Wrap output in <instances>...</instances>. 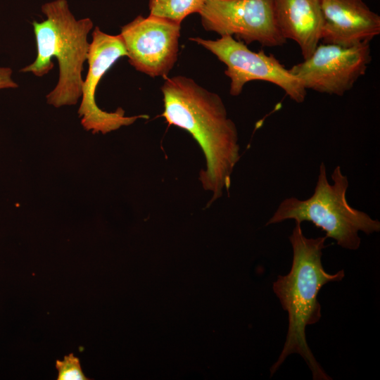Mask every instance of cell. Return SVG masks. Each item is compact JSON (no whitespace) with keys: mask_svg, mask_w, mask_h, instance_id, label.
<instances>
[{"mask_svg":"<svg viewBox=\"0 0 380 380\" xmlns=\"http://www.w3.org/2000/svg\"><path fill=\"white\" fill-rule=\"evenodd\" d=\"M164 111L170 125L188 132L201 147L205 169L199 179L211 192V202L229 191L234 168L240 158L238 132L227 117L221 97L182 75L166 77L161 87Z\"/></svg>","mask_w":380,"mask_h":380,"instance_id":"1","label":"cell"},{"mask_svg":"<svg viewBox=\"0 0 380 380\" xmlns=\"http://www.w3.org/2000/svg\"><path fill=\"white\" fill-rule=\"evenodd\" d=\"M289 239L293 250L290 272L285 276H278L273 283V291L282 308L288 312L289 328L283 350L270 368V376L288 356L297 353L307 363L314 380H331L308 345L305 327L317 323L322 317L317 300L319 290L327 283L341 281L345 272L341 270L329 274L324 270L322 255L326 248V236L307 238L302 232L301 224L296 222Z\"/></svg>","mask_w":380,"mask_h":380,"instance_id":"2","label":"cell"},{"mask_svg":"<svg viewBox=\"0 0 380 380\" xmlns=\"http://www.w3.org/2000/svg\"><path fill=\"white\" fill-rule=\"evenodd\" d=\"M41 11L46 19L32 22L37 56L20 71L43 77L53 68L51 59L55 58L59 68L58 80L46 95V101L56 108L75 105L82 96V72L88 57V34L93 29V21L89 18L76 19L66 0L46 2Z\"/></svg>","mask_w":380,"mask_h":380,"instance_id":"3","label":"cell"},{"mask_svg":"<svg viewBox=\"0 0 380 380\" xmlns=\"http://www.w3.org/2000/svg\"><path fill=\"white\" fill-rule=\"evenodd\" d=\"M331 177L333 184L329 182L326 166L322 163L313 194L305 200L296 197L285 198L266 225L286 220H294L300 224L311 222L325 232L327 238L334 239L341 247L357 250L361 243L358 232L361 231L366 234L379 232L380 222L348 204L346 194L349 182L339 165Z\"/></svg>","mask_w":380,"mask_h":380,"instance_id":"4","label":"cell"},{"mask_svg":"<svg viewBox=\"0 0 380 380\" xmlns=\"http://www.w3.org/2000/svg\"><path fill=\"white\" fill-rule=\"evenodd\" d=\"M189 39L210 51L227 65L224 74L231 81V95H239L248 82L262 80L279 87L296 103L305 101L307 89L273 55H267L262 50L253 51L244 42L229 35L216 40L199 37Z\"/></svg>","mask_w":380,"mask_h":380,"instance_id":"5","label":"cell"},{"mask_svg":"<svg viewBox=\"0 0 380 380\" xmlns=\"http://www.w3.org/2000/svg\"><path fill=\"white\" fill-rule=\"evenodd\" d=\"M371 61L368 42L348 47L323 43L289 70L306 89L343 96L365 74Z\"/></svg>","mask_w":380,"mask_h":380,"instance_id":"6","label":"cell"},{"mask_svg":"<svg viewBox=\"0 0 380 380\" xmlns=\"http://www.w3.org/2000/svg\"><path fill=\"white\" fill-rule=\"evenodd\" d=\"M198 14L204 29L221 37L269 47L286 42L275 23L273 0H205Z\"/></svg>","mask_w":380,"mask_h":380,"instance_id":"7","label":"cell"},{"mask_svg":"<svg viewBox=\"0 0 380 380\" xmlns=\"http://www.w3.org/2000/svg\"><path fill=\"white\" fill-rule=\"evenodd\" d=\"M180 24L149 15L122 26L119 34L130 65L151 77L166 78L177 60Z\"/></svg>","mask_w":380,"mask_h":380,"instance_id":"8","label":"cell"},{"mask_svg":"<svg viewBox=\"0 0 380 380\" xmlns=\"http://www.w3.org/2000/svg\"><path fill=\"white\" fill-rule=\"evenodd\" d=\"M127 56L123 42L120 36L103 32L95 27L87 57L89 70L82 87V101L78 109L81 123L87 130L94 134H106L134 123L139 118H148L146 115L125 116L122 108L115 112L100 109L95 101L97 86L102 77L121 57Z\"/></svg>","mask_w":380,"mask_h":380,"instance_id":"9","label":"cell"},{"mask_svg":"<svg viewBox=\"0 0 380 380\" xmlns=\"http://www.w3.org/2000/svg\"><path fill=\"white\" fill-rule=\"evenodd\" d=\"M321 41L351 46L369 42L380 34V16L363 0H320Z\"/></svg>","mask_w":380,"mask_h":380,"instance_id":"10","label":"cell"},{"mask_svg":"<svg viewBox=\"0 0 380 380\" xmlns=\"http://www.w3.org/2000/svg\"><path fill=\"white\" fill-rule=\"evenodd\" d=\"M273 12L281 36L297 43L304 59L310 57L321 41L320 0H273Z\"/></svg>","mask_w":380,"mask_h":380,"instance_id":"11","label":"cell"},{"mask_svg":"<svg viewBox=\"0 0 380 380\" xmlns=\"http://www.w3.org/2000/svg\"><path fill=\"white\" fill-rule=\"evenodd\" d=\"M205 0H149L150 15L179 23L189 15L199 13Z\"/></svg>","mask_w":380,"mask_h":380,"instance_id":"12","label":"cell"},{"mask_svg":"<svg viewBox=\"0 0 380 380\" xmlns=\"http://www.w3.org/2000/svg\"><path fill=\"white\" fill-rule=\"evenodd\" d=\"M56 368L58 380H88L81 367L80 359L73 353L64 356L63 360H57Z\"/></svg>","mask_w":380,"mask_h":380,"instance_id":"13","label":"cell"},{"mask_svg":"<svg viewBox=\"0 0 380 380\" xmlns=\"http://www.w3.org/2000/svg\"><path fill=\"white\" fill-rule=\"evenodd\" d=\"M12 72L8 67H0V89L18 88V84L12 79Z\"/></svg>","mask_w":380,"mask_h":380,"instance_id":"14","label":"cell"}]
</instances>
